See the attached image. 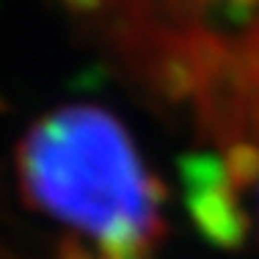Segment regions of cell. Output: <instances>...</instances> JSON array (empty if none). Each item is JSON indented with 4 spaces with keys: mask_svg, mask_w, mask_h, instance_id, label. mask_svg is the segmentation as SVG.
I'll return each instance as SVG.
<instances>
[{
    "mask_svg": "<svg viewBox=\"0 0 259 259\" xmlns=\"http://www.w3.org/2000/svg\"><path fill=\"white\" fill-rule=\"evenodd\" d=\"M180 174L185 209L196 232L215 248H240L248 234V212L243 207L240 190L226 174L221 155H209V152L185 155L180 160Z\"/></svg>",
    "mask_w": 259,
    "mask_h": 259,
    "instance_id": "7a4b0ae2",
    "label": "cell"
},
{
    "mask_svg": "<svg viewBox=\"0 0 259 259\" xmlns=\"http://www.w3.org/2000/svg\"><path fill=\"white\" fill-rule=\"evenodd\" d=\"M204 6L215 20L240 25L259 9V0H204Z\"/></svg>",
    "mask_w": 259,
    "mask_h": 259,
    "instance_id": "277c9868",
    "label": "cell"
},
{
    "mask_svg": "<svg viewBox=\"0 0 259 259\" xmlns=\"http://www.w3.org/2000/svg\"><path fill=\"white\" fill-rule=\"evenodd\" d=\"M55 259H97V256L89 245H83V243H77L75 237H69V243H64L58 248V256Z\"/></svg>",
    "mask_w": 259,
    "mask_h": 259,
    "instance_id": "5b68a950",
    "label": "cell"
},
{
    "mask_svg": "<svg viewBox=\"0 0 259 259\" xmlns=\"http://www.w3.org/2000/svg\"><path fill=\"white\" fill-rule=\"evenodd\" d=\"M14 165L28 204L91 240L97 259H155L163 185L113 113L97 105L45 113L22 135Z\"/></svg>",
    "mask_w": 259,
    "mask_h": 259,
    "instance_id": "6da1fadb",
    "label": "cell"
},
{
    "mask_svg": "<svg viewBox=\"0 0 259 259\" xmlns=\"http://www.w3.org/2000/svg\"><path fill=\"white\" fill-rule=\"evenodd\" d=\"M224 168L232 185L243 193L245 188L259 185V144L254 141H234L229 149L221 155Z\"/></svg>",
    "mask_w": 259,
    "mask_h": 259,
    "instance_id": "3957f363",
    "label": "cell"
}]
</instances>
